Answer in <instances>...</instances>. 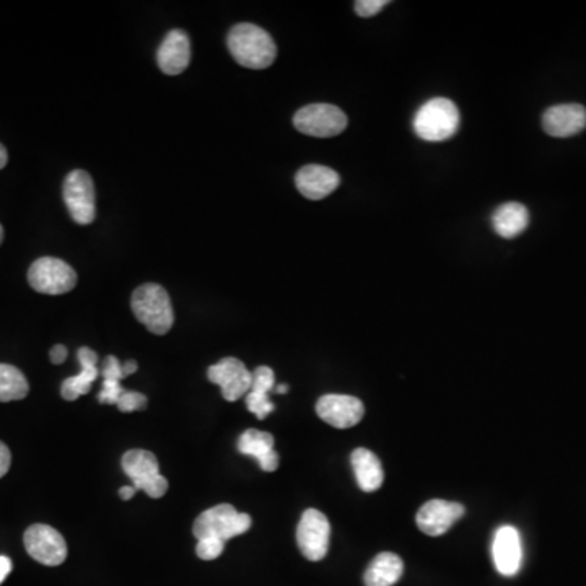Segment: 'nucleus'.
<instances>
[{"mask_svg":"<svg viewBox=\"0 0 586 586\" xmlns=\"http://www.w3.org/2000/svg\"><path fill=\"white\" fill-rule=\"evenodd\" d=\"M227 46L233 59L246 69H267L276 61V43L266 30L253 23L233 27L228 33Z\"/></svg>","mask_w":586,"mask_h":586,"instance_id":"nucleus-1","label":"nucleus"},{"mask_svg":"<svg viewBox=\"0 0 586 586\" xmlns=\"http://www.w3.org/2000/svg\"><path fill=\"white\" fill-rule=\"evenodd\" d=\"M131 307L139 323L144 324L150 333L163 336L173 328L175 311L171 307L170 295L162 285H140L132 293Z\"/></svg>","mask_w":586,"mask_h":586,"instance_id":"nucleus-2","label":"nucleus"},{"mask_svg":"<svg viewBox=\"0 0 586 586\" xmlns=\"http://www.w3.org/2000/svg\"><path fill=\"white\" fill-rule=\"evenodd\" d=\"M460 129V111L448 98H432L420 106L414 118L417 137L427 142L451 139Z\"/></svg>","mask_w":586,"mask_h":586,"instance_id":"nucleus-3","label":"nucleus"},{"mask_svg":"<svg viewBox=\"0 0 586 586\" xmlns=\"http://www.w3.org/2000/svg\"><path fill=\"white\" fill-rule=\"evenodd\" d=\"M251 525L253 520L248 513L237 512V508L232 507L230 503H220L197 517L193 533L197 541L215 538L227 543L228 539L237 538L240 534L250 531Z\"/></svg>","mask_w":586,"mask_h":586,"instance_id":"nucleus-4","label":"nucleus"},{"mask_svg":"<svg viewBox=\"0 0 586 586\" xmlns=\"http://www.w3.org/2000/svg\"><path fill=\"white\" fill-rule=\"evenodd\" d=\"M123 469L137 490H144L152 499L167 494V477L160 474L157 456L152 451L131 450L123 456Z\"/></svg>","mask_w":586,"mask_h":586,"instance_id":"nucleus-5","label":"nucleus"},{"mask_svg":"<svg viewBox=\"0 0 586 586\" xmlns=\"http://www.w3.org/2000/svg\"><path fill=\"white\" fill-rule=\"evenodd\" d=\"M293 126L305 136L329 139L346 131L347 116L337 106L316 103L298 110L293 116Z\"/></svg>","mask_w":586,"mask_h":586,"instance_id":"nucleus-6","label":"nucleus"},{"mask_svg":"<svg viewBox=\"0 0 586 586\" xmlns=\"http://www.w3.org/2000/svg\"><path fill=\"white\" fill-rule=\"evenodd\" d=\"M28 282L36 292L44 295H62L77 285V272L62 259H36L28 271Z\"/></svg>","mask_w":586,"mask_h":586,"instance_id":"nucleus-7","label":"nucleus"},{"mask_svg":"<svg viewBox=\"0 0 586 586\" xmlns=\"http://www.w3.org/2000/svg\"><path fill=\"white\" fill-rule=\"evenodd\" d=\"M62 196L75 224L90 225L97 215L95 206V184L87 171H70L64 181Z\"/></svg>","mask_w":586,"mask_h":586,"instance_id":"nucleus-8","label":"nucleus"},{"mask_svg":"<svg viewBox=\"0 0 586 586\" xmlns=\"http://www.w3.org/2000/svg\"><path fill=\"white\" fill-rule=\"evenodd\" d=\"M331 525L324 513L310 508L303 513L298 523L297 544L303 556L311 562H318L328 554Z\"/></svg>","mask_w":586,"mask_h":586,"instance_id":"nucleus-9","label":"nucleus"},{"mask_svg":"<svg viewBox=\"0 0 586 586\" xmlns=\"http://www.w3.org/2000/svg\"><path fill=\"white\" fill-rule=\"evenodd\" d=\"M25 549L31 559L48 567L61 565L67 559L66 539L59 531L48 525H33L23 536Z\"/></svg>","mask_w":586,"mask_h":586,"instance_id":"nucleus-10","label":"nucleus"},{"mask_svg":"<svg viewBox=\"0 0 586 586\" xmlns=\"http://www.w3.org/2000/svg\"><path fill=\"white\" fill-rule=\"evenodd\" d=\"M207 378L222 388L225 401L235 403L250 393L253 372L241 360L227 357L207 370Z\"/></svg>","mask_w":586,"mask_h":586,"instance_id":"nucleus-11","label":"nucleus"},{"mask_svg":"<svg viewBox=\"0 0 586 586\" xmlns=\"http://www.w3.org/2000/svg\"><path fill=\"white\" fill-rule=\"evenodd\" d=\"M316 414L334 429H350L365 414L362 401L347 394H326L316 403Z\"/></svg>","mask_w":586,"mask_h":586,"instance_id":"nucleus-12","label":"nucleus"},{"mask_svg":"<svg viewBox=\"0 0 586 586\" xmlns=\"http://www.w3.org/2000/svg\"><path fill=\"white\" fill-rule=\"evenodd\" d=\"M492 560L503 577H515L523 562V546L515 526H500L492 539Z\"/></svg>","mask_w":586,"mask_h":586,"instance_id":"nucleus-13","label":"nucleus"},{"mask_svg":"<svg viewBox=\"0 0 586 586\" xmlns=\"http://www.w3.org/2000/svg\"><path fill=\"white\" fill-rule=\"evenodd\" d=\"M464 510L461 503L447 500H429L417 512L416 523L422 533L429 536H442L456 521L461 520Z\"/></svg>","mask_w":586,"mask_h":586,"instance_id":"nucleus-14","label":"nucleus"},{"mask_svg":"<svg viewBox=\"0 0 586 586\" xmlns=\"http://www.w3.org/2000/svg\"><path fill=\"white\" fill-rule=\"evenodd\" d=\"M295 184H297V189L302 196L307 197L310 201H321L339 188L341 176L333 168L323 167V165H307L298 171L295 176Z\"/></svg>","mask_w":586,"mask_h":586,"instance_id":"nucleus-15","label":"nucleus"},{"mask_svg":"<svg viewBox=\"0 0 586 586\" xmlns=\"http://www.w3.org/2000/svg\"><path fill=\"white\" fill-rule=\"evenodd\" d=\"M158 67L163 74L180 75L191 62V41L186 31L171 30L160 44L157 53Z\"/></svg>","mask_w":586,"mask_h":586,"instance_id":"nucleus-16","label":"nucleus"},{"mask_svg":"<svg viewBox=\"0 0 586 586\" xmlns=\"http://www.w3.org/2000/svg\"><path fill=\"white\" fill-rule=\"evenodd\" d=\"M543 127L552 137L577 136L586 127V110L575 103L552 106L544 113Z\"/></svg>","mask_w":586,"mask_h":586,"instance_id":"nucleus-17","label":"nucleus"},{"mask_svg":"<svg viewBox=\"0 0 586 586\" xmlns=\"http://www.w3.org/2000/svg\"><path fill=\"white\" fill-rule=\"evenodd\" d=\"M238 451L241 455L253 456L259 468L266 473H274L279 468V455L274 451V437L269 432L250 429L238 438Z\"/></svg>","mask_w":586,"mask_h":586,"instance_id":"nucleus-18","label":"nucleus"},{"mask_svg":"<svg viewBox=\"0 0 586 586\" xmlns=\"http://www.w3.org/2000/svg\"><path fill=\"white\" fill-rule=\"evenodd\" d=\"M77 357H79L82 370H80L79 375L67 378L61 386L62 398L66 399V401H75L80 396L90 393L93 381L97 380L98 375H100L98 355L95 350L90 349V347H80Z\"/></svg>","mask_w":586,"mask_h":586,"instance_id":"nucleus-19","label":"nucleus"},{"mask_svg":"<svg viewBox=\"0 0 586 586\" xmlns=\"http://www.w3.org/2000/svg\"><path fill=\"white\" fill-rule=\"evenodd\" d=\"M355 479L363 492H375L383 486L385 473L378 456L367 448H357L350 456Z\"/></svg>","mask_w":586,"mask_h":586,"instance_id":"nucleus-20","label":"nucleus"},{"mask_svg":"<svg viewBox=\"0 0 586 586\" xmlns=\"http://www.w3.org/2000/svg\"><path fill=\"white\" fill-rule=\"evenodd\" d=\"M492 224L497 235L505 240H512L525 232L530 224V214L520 202H507L495 210Z\"/></svg>","mask_w":586,"mask_h":586,"instance_id":"nucleus-21","label":"nucleus"},{"mask_svg":"<svg viewBox=\"0 0 586 586\" xmlns=\"http://www.w3.org/2000/svg\"><path fill=\"white\" fill-rule=\"evenodd\" d=\"M404 564L393 552H381L363 575L365 586H393L403 577Z\"/></svg>","mask_w":586,"mask_h":586,"instance_id":"nucleus-22","label":"nucleus"},{"mask_svg":"<svg viewBox=\"0 0 586 586\" xmlns=\"http://www.w3.org/2000/svg\"><path fill=\"white\" fill-rule=\"evenodd\" d=\"M28 391L27 378L20 370L9 363H0V403L25 399Z\"/></svg>","mask_w":586,"mask_h":586,"instance_id":"nucleus-23","label":"nucleus"},{"mask_svg":"<svg viewBox=\"0 0 586 586\" xmlns=\"http://www.w3.org/2000/svg\"><path fill=\"white\" fill-rule=\"evenodd\" d=\"M245 398L248 411L253 412L254 416L258 417L259 420L266 419L274 411V404L269 399V394L250 391V393L246 394Z\"/></svg>","mask_w":586,"mask_h":586,"instance_id":"nucleus-24","label":"nucleus"},{"mask_svg":"<svg viewBox=\"0 0 586 586\" xmlns=\"http://www.w3.org/2000/svg\"><path fill=\"white\" fill-rule=\"evenodd\" d=\"M276 388V375L272 372V368L258 367L253 372V383H251V390L256 393L269 394Z\"/></svg>","mask_w":586,"mask_h":586,"instance_id":"nucleus-25","label":"nucleus"},{"mask_svg":"<svg viewBox=\"0 0 586 586\" xmlns=\"http://www.w3.org/2000/svg\"><path fill=\"white\" fill-rule=\"evenodd\" d=\"M225 543L220 539L206 538L197 541V557L202 560H214L222 556L224 552Z\"/></svg>","mask_w":586,"mask_h":586,"instance_id":"nucleus-26","label":"nucleus"},{"mask_svg":"<svg viewBox=\"0 0 586 586\" xmlns=\"http://www.w3.org/2000/svg\"><path fill=\"white\" fill-rule=\"evenodd\" d=\"M123 385L118 380H103L100 394H98V403L100 404H114L118 403L119 398L124 394Z\"/></svg>","mask_w":586,"mask_h":586,"instance_id":"nucleus-27","label":"nucleus"},{"mask_svg":"<svg viewBox=\"0 0 586 586\" xmlns=\"http://www.w3.org/2000/svg\"><path fill=\"white\" fill-rule=\"evenodd\" d=\"M116 406L121 412L142 411L147 407V398L137 391H124Z\"/></svg>","mask_w":586,"mask_h":586,"instance_id":"nucleus-28","label":"nucleus"},{"mask_svg":"<svg viewBox=\"0 0 586 586\" xmlns=\"http://www.w3.org/2000/svg\"><path fill=\"white\" fill-rule=\"evenodd\" d=\"M388 4H390L388 0H357L354 7L357 15L363 18H370L380 14L381 10L385 9Z\"/></svg>","mask_w":586,"mask_h":586,"instance_id":"nucleus-29","label":"nucleus"},{"mask_svg":"<svg viewBox=\"0 0 586 586\" xmlns=\"http://www.w3.org/2000/svg\"><path fill=\"white\" fill-rule=\"evenodd\" d=\"M101 377L103 380H124L126 375L123 372V363L119 362L113 355H108L103 360V367H101Z\"/></svg>","mask_w":586,"mask_h":586,"instance_id":"nucleus-30","label":"nucleus"},{"mask_svg":"<svg viewBox=\"0 0 586 586\" xmlns=\"http://www.w3.org/2000/svg\"><path fill=\"white\" fill-rule=\"evenodd\" d=\"M10 463H12V455L5 443L0 442V479L9 473Z\"/></svg>","mask_w":586,"mask_h":586,"instance_id":"nucleus-31","label":"nucleus"},{"mask_svg":"<svg viewBox=\"0 0 586 586\" xmlns=\"http://www.w3.org/2000/svg\"><path fill=\"white\" fill-rule=\"evenodd\" d=\"M49 357H51V362H53L54 365H61V363H64V360L67 359L66 347L57 344V346H54L53 349H51Z\"/></svg>","mask_w":586,"mask_h":586,"instance_id":"nucleus-32","label":"nucleus"},{"mask_svg":"<svg viewBox=\"0 0 586 586\" xmlns=\"http://www.w3.org/2000/svg\"><path fill=\"white\" fill-rule=\"evenodd\" d=\"M10 572H12V560L9 557L0 556V585L5 578L9 577Z\"/></svg>","mask_w":586,"mask_h":586,"instance_id":"nucleus-33","label":"nucleus"},{"mask_svg":"<svg viewBox=\"0 0 586 586\" xmlns=\"http://www.w3.org/2000/svg\"><path fill=\"white\" fill-rule=\"evenodd\" d=\"M137 489L134 486H124L119 489V497L123 500H131L136 495Z\"/></svg>","mask_w":586,"mask_h":586,"instance_id":"nucleus-34","label":"nucleus"},{"mask_svg":"<svg viewBox=\"0 0 586 586\" xmlns=\"http://www.w3.org/2000/svg\"><path fill=\"white\" fill-rule=\"evenodd\" d=\"M123 372L126 377L132 375V373L137 372V362L136 360H127L126 363H123Z\"/></svg>","mask_w":586,"mask_h":586,"instance_id":"nucleus-35","label":"nucleus"},{"mask_svg":"<svg viewBox=\"0 0 586 586\" xmlns=\"http://www.w3.org/2000/svg\"><path fill=\"white\" fill-rule=\"evenodd\" d=\"M7 162H9V154H7V149H5L4 145L0 144V170L5 168Z\"/></svg>","mask_w":586,"mask_h":586,"instance_id":"nucleus-36","label":"nucleus"},{"mask_svg":"<svg viewBox=\"0 0 586 586\" xmlns=\"http://www.w3.org/2000/svg\"><path fill=\"white\" fill-rule=\"evenodd\" d=\"M274 391H276L277 394H284V393H287V391H289V386L279 385V386H276V388H274Z\"/></svg>","mask_w":586,"mask_h":586,"instance_id":"nucleus-37","label":"nucleus"},{"mask_svg":"<svg viewBox=\"0 0 586 586\" xmlns=\"http://www.w3.org/2000/svg\"><path fill=\"white\" fill-rule=\"evenodd\" d=\"M2 241H4V228L0 225V245H2Z\"/></svg>","mask_w":586,"mask_h":586,"instance_id":"nucleus-38","label":"nucleus"}]
</instances>
